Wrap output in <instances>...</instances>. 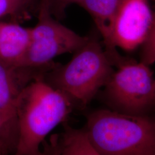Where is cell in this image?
Returning a JSON list of instances; mask_svg holds the SVG:
<instances>
[{
    "instance_id": "6da1fadb",
    "label": "cell",
    "mask_w": 155,
    "mask_h": 155,
    "mask_svg": "<svg viewBox=\"0 0 155 155\" xmlns=\"http://www.w3.org/2000/svg\"><path fill=\"white\" fill-rule=\"evenodd\" d=\"M75 106L66 94L54 88L44 78L27 85L16 105L18 141L13 155H39L47 134L67 121Z\"/></svg>"
},
{
    "instance_id": "7a4b0ae2",
    "label": "cell",
    "mask_w": 155,
    "mask_h": 155,
    "mask_svg": "<svg viewBox=\"0 0 155 155\" xmlns=\"http://www.w3.org/2000/svg\"><path fill=\"white\" fill-rule=\"evenodd\" d=\"M83 129L101 155H155V120L144 114L97 110Z\"/></svg>"
},
{
    "instance_id": "3957f363",
    "label": "cell",
    "mask_w": 155,
    "mask_h": 155,
    "mask_svg": "<svg viewBox=\"0 0 155 155\" xmlns=\"http://www.w3.org/2000/svg\"><path fill=\"white\" fill-rule=\"evenodd\" d=\"M113 66L99 40L89 36L72 59L51 72L45 81L66 94L75 105L85 106L105 86L114 72Z\"/></svg>"
},
{
    "instance_id": "277c9868",
    "label": "cell",
    "mask_w": 155,
    "mask_h": 155,
    "mask_svg": "<svg viewBox=\"0 0 155 155\" xmlns=\"http://www.w3.org/2000/svg\"><path fill=\"white\" fill-rule=\"evenodd\" d=\"M155 80L149 66L127 60L106 83V101L113 110L131 115L144 114L155 104Z\"/></svg>"
},
{
    "instance_id": "5b68a950",
    "label": "cell",
    "mask_w": 155,
    "mask_h": 155,
    "mask_svg": "<svg viewBox=\"0 0 155 155\" xmlns=\"http://www.w3.org/2000/svg\"><path fill=\"white\" fill-rule=\"evenodd\" d=\"M51 15L49 7L40 5L38 21L31 28V43L21 68L43 66L58 56L75 52L87 41L89 36L78 34Z\"/></svg>"
},
{
    "instance_id": "8992f818",
    "label": "cell",
    "mask_w": 155,
    "mask_h": 155,
    "mask_svg": "<svg viewBox=\"0 0 155 155\" xmlns=\"http://www.w3.org/2000/svg\"><path fill=\"white\" fill-rule=\"evenodd\" d=\"M152 21L153 11L148 0H123L114 22L115 46L132 51L143 45Z\"/></svg>"
},
{
    "instance_id": "52a82bcc",
    "label": "cell",
    "mask_w": 155,
    "mask_h": 155,
    "mask_svg": "<svg viewBox=\"0 0 155 155\" xmlns=\"http://www.w3.org/2000/svg\"><path fill=\"white\" fill-rule=\"evenodd\" d=\"M27 69L14 68L0 63V113L16 146L18 141L17 100L22 89L39 77L32 72H25Z\"/></svg>"
},
{
    "instance_id": "ba28073f",
    "label": "cell",
    "mask_w": 155,
    "mask_h": 155,
    "mask_svg": "<svg viewBox=\"0 0 155 155\" xmlns=\"http://www.w3.org/2000/svg\"><path fill=\"white\" fill-rule=\"evenodd\" d=\"M123 0H81L77 4L92 17L102 38L105 51L113 66L118 67L127 60L121 55L113 40L114 22Z\"/></svg>"
},
{
    "instance_id": "9c48e42d",
    "label": "cell",
    "mask_w": 155,
    "mask_h": 155,
    "mask_svg": "<svg viewBox=\"0 0 155 155\" xmlns=\"http://www.w3.org/2000/svg\"><path fill=\"white\" fill-rule=\"evenodd\" d=\"M31 39V28L15 22H2L0 29V63L21 68Z\"/></svg>"
},
{
    "instance_id": "30bf717a",
    "label": "cell",
    "mask_w": 155,
    "mask_h": 155,
    "mask_svg": "<svg viewBox=\"0 0 155 155\" xmlns=\"http://www.w3.org/2000/svg\"><path fill=\"white\" fill-rule=\"evenodd\" d=\"M60 155H101L89 141L84 129H75L64 122L59 134Z\"/></svg>"
},
{
    "instance_id": "8fae6325",
    "label": "cell",
    "mask_w": 155,
    "mask_h": 155,
    "mask_svg": "<svg viewBox=\"0 0 155 155\" xmlns=\"http://www.w3.org/2000/svg\"><path fill=\"white\" fill-rule=\"evenodd\" d=\"M141 61L150 66L155 63V11L148 36L143 45Z\"/></svg>"
},
{
    "instance_id": "7c38bea8",
    "label": "cell",
    "mask_w": 155,
    "mask_h": 155,
    "mask_svg": "<svg viewBox=\"0 0 155 155\" xmlns=\"http://www.w3.org/2000/svg\"><path fill=\"white\" fill-rule=\"evenodd\" d=\"M16 148V143L12 139L0 113V155H13Z\"/></svg>"
},
{
    "instance_id": "4fadbf2b",
    "label": "cell",
    "mask_w": 155,
    "mask_h": 155,
    "mask_svg": "<svg viewBox=\"0 0 155 155\" xmlns=\"http://www.w3.org/2000/svg\"><path fill=\"white\" fill-rule=\"evenodd\" d=\"M29 2L30 0H0V19L21 11Z\"/></svg>"
},
{
    "instance_id": "5bb4252c",
    "label": "cell",
    "mask_w": 155,
    "mask_h": 155,
    "mask_svg": "<svg viewBox=\"0 0 155 155\" xmlns=\"http://www.w3.org/2000/svg\"><path fill=\"white\" fill-rule=\"evenodd\" d=\"M81 0H52L51 11L54 8V12L56 15L61 16L67 7L72 4H77Z\"/></svg>"
},
{
    "instance_id": "9a60e30c",
    "label": "cell",
    "mask_w": 155,
    "mask_h": 155,
    "mask_svg": "<svg viewBox=\"0 0 155 155\" xmlns=\"http://www.w3.org/2000/svg\"><path fill=\"white\" fill-rule=\"evenodd\" d=\"M39 155H54V153L50 148L45 146Z\"/></svg>"
},
{
    "instance_id": "2e32d148",
    "label": "cell",
    "mask_w": 155,
    "mask_h": 155,
    "mask_svg": "<svg viewBox=\"0 0 155 155\" xmlns=\"http://www.w3.org/2000/svg\"><path fill=\"white\" fill-rule=\"evenodd\" d=\"M51 2H52V0H42V2H41V5H44L48 6H50V8H51Z\"/></svg>"
},
{
    "instance_id": "e0dca14e",
    "label": "cell",
    "mask_w": 155,
    "mask_h": 155,
    "mask_svg": "<svg viewBox=\"0 0 155 155\" xmlns=\"http://www.w3.org/2000/svg\"><path fill=\"white\" fill-rule=\"evenodd\" d=\"M2 22H0V29H1V25H2Z\"/></svg>"
},
{
    "instance_id": "ac0fdd59",
    "label": "cell",
    "mask_w": 155,
    "mask_h": 155,
    "mask_svg": "<svg viewBox=\"0 0 155 155\" xmlns=\"http://www.w3.org/2000/svg\"><path fill=\"white\" fill-rule=\"evenodd\" d=\"M154 91H155V82H154Z\"/></svg>"
},
{
    "instance_id": "d6986e66",
    "label": "cell",
    "mask_w": 155,
    "mask_h": 155,
    "mask_svg": "<svg viewBox=\"0 0 155 155\" xmlns=\"http://www.w3.org/2000/svg\"><path fill=\"white\" fill-rule=\"evenodd\" d=\"M153 1H155V0H153Z\"/></svg>"
}]
</instances>
